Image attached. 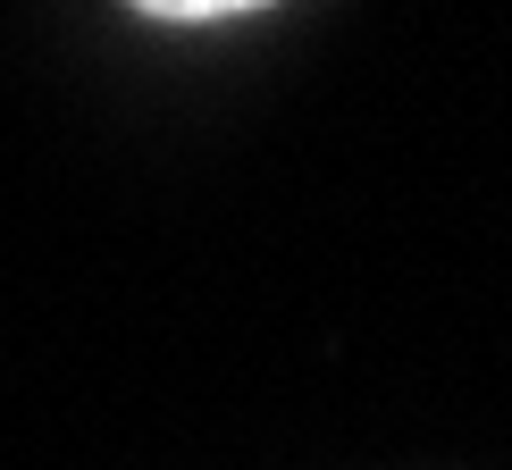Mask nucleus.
Instances as JSON below:
<instances>
[{"mask_svg": "<svg viewBox=\"0 0 512 470\" xmlns=\"http://www.w3.org/2000/svg\"><path fill=\"white\" fill-rule=\"evenodd\" d=\"M135 17L152 26H219V17H252V9H277V0H126Z\"/></svg>", "mask_w": 512, "mask_h": 470, "instance_id": "f257e3e1", "label": "nucleus"}]
</instances>
